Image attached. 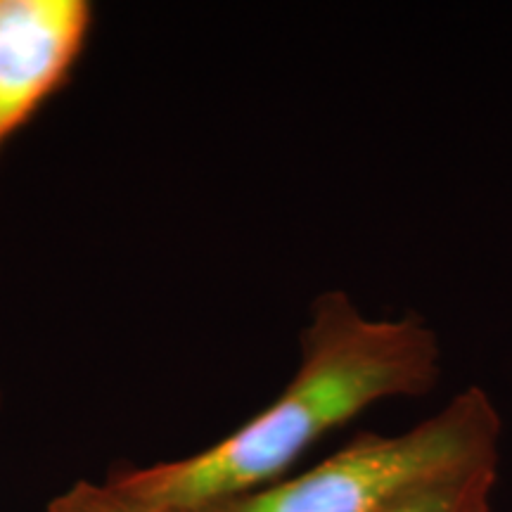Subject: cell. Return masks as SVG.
Segmentation results:
<instances>
[{"instance_id":"cell-1","label":"cell","mask_w":512,"mask_h":512,"mask_svg":"<svg viewBox=\"0 0 512 512\" xmlns=\"http://www.w3.org/2000/svg\"><path fill=\"white\" fill-rule=\"evenodd\" d=\"M441 368L444 351L427 320L415 313L375 318L347 292H323L299 335V366L278 399L195 456L119 470L110 482L166 510L264 489L325 434L375 403L432 392Z\"/></svg>"},{"instance_id":"cell-2","label":"cell","mask_w":512,"mask_h":512,"mask_svg":"<svg viewBox=\"0 0 512 512\" xmlns=\"http://www.w3.org/2000/svg\"><path fill=\"white\" fill-rule=\"evenodd\" d=\"M503 420L482 387L399 434H358L302 475L178 512H387L470 467L498 463Z\"/></svg>"},{"instance_id":"cell-3","label":"cell","mask_w":512,"mask_h":512,"mask_svg":"<svg viewBox=\"0 0 512 512\" xmlns=\"http://www.w3.org/2000/svg\"><path fill=\"white\" fill-rule=\"evenodd\" d=\"M91 22L86 0H0V147L64 81Z\"/></svg>"},{"instance_id":"cell-4","label":"cell","mask_w":512,"mask_h":512,"mask_svg":"<svg viewBox=\"0 0 512 512\" xmlns=\"http://www.w3.org/2000/svg\"><path fill=\"white\" fill-rule=\"evenodd\" d=\"M498 463H484L441 479L387 512H494Z\"/></svg>"},{"instance_id":"cell-5","label":"cell","mask_w":512,"mask_h":512,"mask_svg":"<svg viewBox=\"0 0 512 512\" xmlns=\"http://www.w3.org/2000/svg\"><path fill=\"white\" fill-rule=\"evenodd\" d=\"M48 512H178L157 508V505L140 501V498L126 494L114 482L91 484L76 482L72 489L55 498L48 505Z\"/></svg>"}]
</instances>
